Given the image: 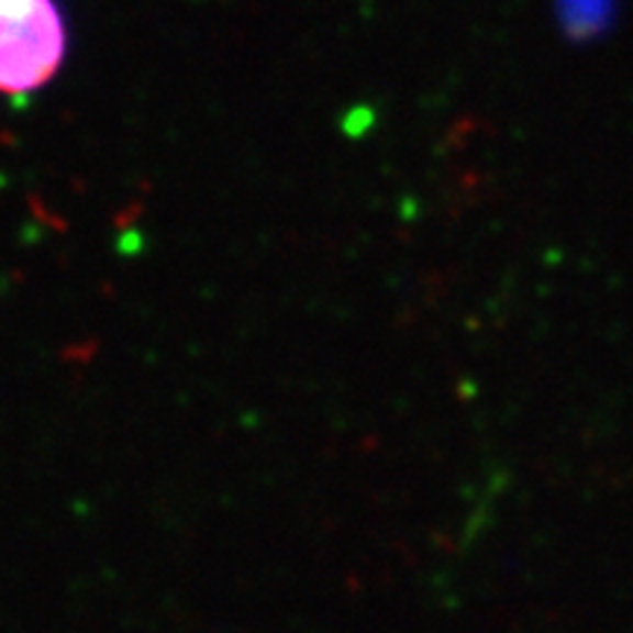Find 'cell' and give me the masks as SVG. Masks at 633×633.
I'll return each instance as SVG.
<instances>
[{
	"mask_svg": "<svg viewBox=\"0 0 633 633\" xmlns=\"http://www.w3.org/2000/svg\"><path fill=\"white\" fill-rule=\"evenodd\" d=\"M68 33L56 0H0V91L30 95L62 68Z\"/></svg>",
	"mask_w": 633,
	"mask_h": 633,
	"instance_id": "cell-1",
	"label": "cell"
}]
</instances>
